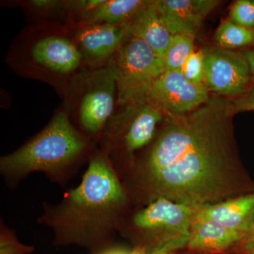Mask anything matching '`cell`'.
Returning <instances> with one entry per match:
<instances>
[{"mask_svg":"<svg viewBox=\"0 0 254 254\" xmlns=\"http://www.w3.org/2000/svg\"><path fill=\"white\" fill-rule=\"evenodd\" d=\"M232 100L213 97L196 110L168 116L149 150L120 177L133 203L164 197L199 208L236 190Z\"/></svg>","mask_w":254,"mask_h":254,"instance_id":"1","label":"cell"},{"mask_svg":"<svg viewBox=\"0 0 254 254\" xmlns=\"http://www.w3.org/2000/svg\"><path fill=\"white\" fill-rule=\"evenodd\" d=\"M131 205L118 173L98 148L79 185L58 203L43 201L36 222L50 229L55 247L75 246L96 254L112 247Z\"/></svg>","mask_w":254,"mask_h":254,"instance_id":"2","label":"cell"},{"mask_svg":"<svg viewBox=\"0 0 254 254\" xmlns=\"http://www.w3.org/2000/svg\"><path fill=\"white\" fill-rule=\"evenodd\" d=\"M98 148V143L74 126L64 110H59L41 131L0 158V175L11 190L34 173L44 174L64 187Z\"/></svg>","mask_w":254,"mask_h":254,"instance_id":"3","label":"cell"},{"mask_svg":"<svg viewBox=\"0 0 254 254\" xmlns=\"http://www.w3.org/2000/svg\"><path fill=\"white\" fill-rule=\"evenodd\" d=\"M6 60L21 76L49 83L63 98L87 68L72 28L58 22L43 21L26 28L15 40Z\"/></svg>","mask_w":254,"mask_h":254,"instance_id":"4","label":"cell"},{"mask_svg":"<svg viewBox=\"0 0 254 254\" xmlns=\"http://www.w3.org/2000/svg\"><path fill=\"white\" fill-rule=\"evenodd\" d=\"M64 100V110L71 123L98 144L117 107V73L113 60L100 67L83 70L73 80Z\"/></svg>","mask_w":254,"mask_h":254,"instance_id":"5","label":"cell"},{"mask_svg":"<svg viewBox=\"0 0 254 254\" xmlns=\"http://www.w3.org/2000/svg\"><path fill=\"white\" fill-rule=\"evenodd\" d=\"M120 108L107 123L98 143L120 177L133 165L135 153L155 139L165 116L150 100Z\"/></svg>","mask_w":254,"mask_h":254,"instance_id":"6","label":"cell"},{"mask_svg":"<svg viewBox=\"0 0 254 254\" xmlns=\"http://www.w3.org/2000/svg\"><path fill=\"white\" fill-rule=\"evenodd\" d=\"M138 207L127 212L119 232L131 241L133 250L148 253L167 241L190 238V226L198 209L164 197Z\"/></svg>","mask_w":254,"mask_h":254,"instance_id":"7","label":"cell"},{"mask_svg":"<svg viewBox=\"0 0 254 254\" xmlns=\"http://www.w3.org/2000/svg\"><path fill=\"white\" fill-rule=\"evenodd\" d=\"M117 73V106H135L149 101L153 82L163 71V58L145 42L131 37L113 58Z\"/></svg>","mask_w":254,"mask_h":254,"instance_id":"8","label":"cell"},{"mask_svg":"<svg viewBox=\"0 0 254 254\" xmlns=\"http://www.w3.org/2000/svg\"><path fill=\"white\" fill-rule=\"evenodd\" d=\"M205 85L218 95L238 98L251 89L252 72L242 53L218 46L202 48Z\"/></svg>","mask_w":254,"mask_h":254,"instance_id":"9","label":"cell"},{"mask_svg":"<svg viewBox=\"0 0 254 254\" xmlns=\"http://www.w3.org/2000/svg\"><path fill=\"white\" fill-rule=\"evenodd\" d=\"M205 84L192 83L180 71H164L153 82L149 100L166 116L186 115L210 100Z\"/></svg>","mask_w":254,"mask_h":254,"instance_id":"10","label":"cell"},{"mask_svg":"<svg viewBox=\"0 0 254 254\" xmlns=\"http://www.w3.org/2000/svg\"><path fill=\"white\" fill-rule=\"evenodd\" d=\"M85 66L94 68L110 63L131 38L129 24H98L71 28Z\"/></svg>","mask_w":254,"mask_h":254,"instance_id":"11","label":"cell"},{"mask_svg":"<svg viewBox=\"0 0 254 254\" xmlns=\"http://www.w3.org/2000/svg\"><path fill=\"white\" fill-rule=\"evenodd\" d=\"M172 35L195 34L202 23L220 1L218 0H152Z\"/></svg>","mask_w":254,"mask_h":254,"instance_id":"12","label":"cell"},{"mask_svg":"<svg viewBox=\"0 0 254 254\" xmlns=\"http://www.w3.org/2000/svg\"><path fill=\"white\" fill-rule=\"evenodd\" d=\"M243 240L240 234L203 216L198 209L190 226L187 248L196 254H224L239 247Z\"/></svg>","mask_w":254,"mask_h":254,"instance_id":"13","label":"cell"},{"mask_svg":"<svg viewBox=\"0 0 254 254\" xmlns=\"http://www.w3.org/2000/svg\"><path fill=\"white\" fill-rule=\"evenodd\" d=\"M198 213L240 234L245 240L254 219V193L203 205L198 208Z\"/></svg>","mask_w":254,"mask_h":254,"instance_id":"14","label":"cell"},{"mask_svg":"<svg viewBox=\"0 0 254 254\" xmlns=\"http://www.w3.org/2000/svg\"><path fill=\"white\" fill-rule=\"evenodd\" d=\"M128 24L132 37L145 42L156 54L163 58L173 35L152 0Z\"/></svg>","mask_w":254,"mask_h":254,"instance_id":"15","label":"cell"},{"mask_svg":"<svg viewBox=\"0 0 254 254\" xmlns=\"http://www.w3.org/2000/svg\"><path fill=\"white\" fill-rule=\"evenodd\" d=\"M149 0H105L83 14L72 28L89 25H122L131 22Z\"/></svg>","mask_w":254,"mask_h":254,"instance_id":"16","label":"cell"},{"mask_svg":"<svg viewBox=\"0 0 254 254\" xmlns=\"http://www.w3.org/2000/svg\"><path fill=\"white\" fill-rule=\"evenodd\" d=\"M195 34L180 32L173 35L168 50L163 56L165 71H180L184 64L194 51Z\"/></svg>","mask_w":254,"mask_h":254,"instance_id":"17","label":"cell"},{"mask_svg":"<svg viewBox=\"0 0 254 254\" xmlns=\"http://www.w3.org/2000/svg\"><path fill=\"white\" fill-rule=\"evenodd\" d=\"M218 46L224 49H233L254 46V30L239 26L230 19L225 20L215 32Z\"/></svg>","mask_w":254,"mask_h":254,"instance_id":"18","label":"cell"},{"mask_svg":"<svg viewBox=\"0 0 254 254\" xmlns=\"http://www.w3.org/2000/svg\"><path fill=\"white\" fill-rule=\"evenodd\" d=\"M21 6L28 14L37 19L44 20L63 15L66 17L65 1L59 0H29L21 1ZM67 21V17H66Z\"/></svg>","mask_w":254,"mask_h":254,"instance_id":"19","label":"cell"},{"mask_svg":"<svg viewBox=\"0 0 254 254\" xmlns=\"http://www.w3.org/2000/svg\"><path fill=\"white\" fill-rule=\"evenodd\" d=\"M33 246L26 245L18 241L16 232L6 226L4 220L0 222V254H31L34 252Z\"/></svg>","mask_w":254,"mask_h":254,"instance_id":"20","label":"cell"},{"mask_svg":"<svg viewBox=\"0 0 254 254\" xmlns=\"http://www.w3.org/2000/svg\"><path fill=\"white\" fill-rule=\"evenodd\" d=\"M188 81L198 84H205L204 58L202 50H194L180 70Z\"/></svg>","mask_w":254,"mask_h":254,"instance_id":"21","label":"cell"},{"mask_svg":"<svg viewBox=\"0 0 254 254\" xmlns=\"http://www.w3.org/2000/svg\"><path fill=\"white\" fill-rule=\"evenodd\" d=\"M230 18L239 26L254 30V1L237 0L235 1L230 9Z\"/></svg>","mask_w":254,"mask_h":254,"instance_id":"22","label":"cell"},{"mask_svg":"<svg viewBox=\"0 0 254 254\" xmlns=\"http://www.w3.org/2000/svg\"><path fill=\"white\" fill-rule=\"evenodd\" d=\"M187 242L184 239H174L169 240L151 252H144L143 251L132 250L127 251L121 248L110 247L96 254H178L182 249L187 247Z\"/></svg>","mask_w":254,"mask_h":254,"instance_id":"23","label":"cell"},{"mask_svg":"<svg viewBox=\"0 0 254 254\" xmlns=\"http://www.w3.org/2000/svg\"><path fill=\"white\" fill-rule=\"evenodd\" d=\"M235 113L254 111V88H251L245 94L232 100Z\"/></svg>","mask_w":254,"mask_h":254,"instance_id":"24","label":"cell"},{"mask_svg":"<svg viewBox=\"0 0 254 254\" xmlns=\"http://www.w3.org/2000/svg\"><path fill=\"white\" fill-rule=\"evenodd\" d=\"M240 252L246 254H254V239L244 241L239 246Z\"/></svg>","mask_w":254,"mask_h":254,"instance_id":"25","label":"cell"},{"mask_svg":"<svg viewBox=\"0 0 254 254\" xmlns=\"http://www.w3.org/2000/svg\"><path fill=\"white\" fill-rule=\"evenodd\" d=\"M244 56L248 62L250 66L251 72H252V83H254V50H249L244 52Z\"/></svg>","mask_w":254,"mask_h":254,"instance_id":"26","label":"cell"},{"mask_svg":"<svg viewBox=\"0 0 254 254\" xmlns=\"http://www.w3.org/2000/svg\"><path fill=\"white\" fill-rule=\"evenodd\" d=\"M252 239H254V219L253 222H252V225H251L250 231H249L248 233H247V236H246L244 241L252 240Z\"/></svg>","mask_w":254,"mask_h":254,"instance_id":"27","label":"cell"}]
</instances>
